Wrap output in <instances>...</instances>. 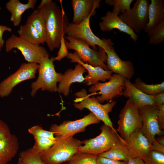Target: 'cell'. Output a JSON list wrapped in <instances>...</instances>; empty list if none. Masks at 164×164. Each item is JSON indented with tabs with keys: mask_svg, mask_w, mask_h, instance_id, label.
Wrapping results in <instances>:
<instances>
[{
	"mask_svg": "<svg viewBox=\"0 0 164 164\" xmlns=\"http://www.w3.org/2000/svg\"><path fill=\"white\" fill-rule=\"evenodd\" d=\"M133 0H105L106 4L112 6V12L118 15L129 10Z\"/></svg>",
	"mask_w": 164,
	"mask_h": 164,
	"instance_id": "1f68e13d",
	"label": "cell"
},
{
	"mask_svg": "<svg viewBox=\"0 0 164 164\" xmlns=\"http://www.w3.org/2000/svg\"><path fill=\"white\" fill-rule=\"evenodd\" d=\"M74 95L77 98L73 100L75 103L73 105L76 108L80 111L84 108L88 109L104 124L116 131L109 116V113L112 111L115 105L116 101H112L105 104H102L94 96L89 97L84 89L76 92Z\"/></svg>",
	"mask_w": 164,
	"mask_h": 164,
	"instance_id": "5b68a950",
	"label": "cell"
},
{
	"mask_svg": "<svg viewBox=\"0 0 164 164\" xmlns=\"http://www.w3.org/2000/svg\"><path fill=\"white\" fill-rule=\"evenodd\" d=\"M155 140L160 144L164 146V137L163 136L159 137L157 139H155Z\"/></svg>",
	"mask_w": 164,
	"mask_h": 164,
	"instance_id": "f6af8a7d",
	"label": "cell"
},
{
	"mask_svg": "<svg viewBox=\"0 0 164 164\" xmlns=\"http://www.w3.org/2000/svg\"><path fill=\"white\" fill-rule=\"evenodd\" d=\"M102 21L99 23L101 30L103 32L111 31L117 29L130 36V38L136 42L138 39V35L133 30L123 22L119 15L109 11H108L105 15L101 17Z\"/></svg>",
	"mask_w": 164,
	"mask_h": 164,
	"instance_id": "ac0fdd59",
	"label": "cell"
},
{
	"mask_svg": "<svg viewBox=\"0 0 164 164\" xmlns=\"http://www.w3.org/2000/svg\"><path fill=\"white\" fill-rule=\"evenodd\" d=\"M40 9L43 13L46 24L45 43L52 51L59 48L61 37L66 34L70 23L62 7L60 9L53 1Z\"/></svg>",
	"mask_w": 164,
	"mask_h": 164,
	"instance_id": "6da1fadb",
	"label": "cell"
},
{
	"mask_svg": "<svg viewBox=\"0 0 164 164\" xmlns=\"http://www.w3.org/2000/svg\"><path fill=\"white\" fill-rule=\"evenodd\" d=\"M1 9V7H0V10ZM2 46H1V45H0V51H1V49H2Z\"/></svg>",
	"mask_w": 164,
	"mask_h": 164,
	"instance_id": "c3c4849f",
	"label": "cell"
},
{
	"mask_svg": "<svg viewBox=\"0 0 164 164\" xmlns=\"http://www.w3.org/2000/svg\"><path fill=\"white\" fill-rule=\"evenodd\" d=\"M31 24L39 33L44 44L46 36V24L41 9L34 10L27 18L26 22Z\"/></svg>",
	"mask_w": 164,
	"mask_h": 164,
	"instance_id": "484cf974",
	"label": "cell"
},
{
	"mask_svg": "<svg viewBox=\"0 0 164 164\" xmlns=\"http://www.w3.org/2000/svg\"><path fill=\"white\" fill-rule=\"evenodd\" d=\"M8 162L0 155V164H7Z\"/></svg>",
	"mask_w": 164,
	"mask_h": 164,
	"instance_id": "bcb514c9",
	"label": "cell"
},
{
	"mask_svg": "<svg viewBox=\"0 0 164 164\" xmlns=\"http://www.w3.org/2000/svg\"><path fill=\"white\" fill-rule=\"evenodd\" d=\"M99 155L113 160L126 162L132 158L125 141L121 140L118 142L108 150Z\"/></svg>",
	"mask_w": 164,
	"mask_h": 164,
	"instance_id": "d4e9b609",
	"label": "cell"
},
{
	"mask_svg": "<svg viewBox=\"0 0 164 164\" xmlns=\"http://www.w3.org/2000/svg\"><path fill=\"white\" fill-rule=\"evenodd\" d=\"M125 78L116 73L112 74L109 81L104 83L97 82L89 89V92L99 95L96 97L101 103L111 101L118 96L123 95Z\"/></svg>",
	"mask_w": 164,
	"mask_h": 164,
	"instance_id": "30bf717a",
	"label": "cell"
},
{
	"mask_svg": "<svg viewBox=\"0 0 164 164\" xmlns=\"http://www.w3.org/2000/svg\"><path fill=\"white\" fill-rule=\"evenodd\" d=\"M149 43L157 45L164 42V20L147 33Z\"/></svg>",
	"mask_w": 164,
	"mask_h": 164,
	"instance_id": "f546056e",
	"label": "cell"
},
{
	"mask_svg": "<svg viewBox=\"0 0 164 164\" xmlns=\"http://www.w3.org/2000/svg\"><path fill=\"white\" fill-rule=\"evenodd\" d=\"M100 130V134L96 137L82 141L84 145L80 147L79 152L99 155L108 150L119 141H124L116 131L108 125H102Z\"/></svg>",
	"mask_w": 164,
	"mask_h": 164,
	"instance_id": "8992f818",
	"label": "cell"
},
{
	"mask_svg": "<svg viewBox=\"0 0 164 164\" xmlns=\"http://www.w3.org/2000/svg\"><path fill=\"white\" fill-rule=\"evenodd\" d=\"M148 0H137L129 10L119 15L121 20L138 33L144 30L149 21Z\"/></svg>",
	"mask_w": 164,
	"mask_h": 164,
	"instance_id": "8fae6325",
	"label": "cell"
},
{
	"mask_svg": "<svg viewBox=\"0 0 164 164\" xmlns=\"http://www.w3.org/2000/svg\"><path fill=\"white\" fill-rule=\"evenodd\" d=\"M101 0H72L71 4L73 15L72 23H79L89 16H94L95 9L100 7Z\"/></svg>",
	"mask_w": 164,
	"mask_h": 164,
	"instance_id": "d6986e66",
	"label": "cell"
},
{
	"mask_svg": "<svg viewBox=\"0 0 164 164\" xmlns=\"http://www.w3.org/2000/svg\"><path fill=\"white\" fill-rule=\"evenodd\" d=\"M118 118L116 130L123 139H126L134 132L140 129L141 119L138 108L129 99L121 109Z\"/></svg>",
	"mask_w": 164,
	"mask_h": 164,
	"instance_id": "ba28073f",
	"label": "cell"
},
{
	"mask_svg": "<svg viewBox=\"0 0 164 164\" xmlns=\"http://www.w3.org/2000/svg\"><path fill=\"white\" fill-rule=\"evenodd\" d=\"M19 158L27 164H46L42 160L40 155L32 147L21 152Z\"/></svg>",
	"mask_w": 164,
	"mask_h": 164,
	"instance_id": "4dcf8cb0",
	"label": "cell"
},
{
	"mask_svg": "<svg viewBox=\"0 0 164 164\" xmlns=\"http://www.w3.org/2000/svg\"><path fill=\"white\" fill-rule=\"evenodd\" d=\"M17 32L19 37L29 42L38 45L43 44L39 33L29 23L26 22L20 25Z\"/></svg>",
	"mask_w": 164,
	"mask_h": 164,
	"instance_id": "4316f807",
	"label": "cell"
},
{
	"mask_svg": "<svg viewBox=\"0 0 164 164\" xmlns=\"http://www.w3.org/2000/svg\"><path fill=\"white\" fill-rule=\"evenodd\" d=\"M127 163V164H146L143 159L138 158H132Z\"/></svg>",
	"mask_w": 164,
	"mask_h": 164,
	"instance_id": "7bdbcfd3",
	"label": "cell"
},
{
	"mask_svg": "<svg viewBox=\"0 0 164 164\" xmlns=\"http://www.w3.org/2000/svg\"><path fill=\"white\" fill-rule=\"evenodd\" d=\"M19 148L18 138L14 135L0 139V155L8 162L16 155Z\"/></svg>",
	"mask_w": 164,
	"mask_h": 164,
	"instance_id": "cb8c5ba5",
	"label": "cell"
},
{
	"mask_svg": "<svg viewBox=\"0 0 164 164\" xmlns=\"http://www.w3.org/2000/svg\"><path fill=\"white\" fill-rule=\"evenodd\" d=\"M86 70L83 66L79 63L75 66L74 69H69L63 74L57 87L58 91L64 96H67L70 92V85L73 83L83 82L85 79L83 74Z\"/></svg>",
	"mask_w": 164,
	"mask_h": 164,
	"instance_id": "ffe728a7",
	"label": "cell"
},
{
	"mask_svg": "<svg viewBox=\"0 0 164 164\" xmlns=\"http://www.w3.org/2000/svg\"><path fill=\"white\" fill-rule=\"evenodd\" d=\"M159 110L156 118L160 129L162 130L164 129V104L158 107Z\"/></svg>",
	"mask_w": 164,
	"mask_h": 164,
	"instance_id": "8d00e7d4",
	"label": "cell"
},
{
	"mask_svg": "<svg viewBox=\"0 0 164 164\" xmlns=\"http://www.w3.org/2000/svg\"><path fill=\"white\" fill-rule=\"evenodd\" d=\"M38 67L39 64L34 63L22 64L15 72L0 83V97L8 96L19 83L35 78Z\"/></svg>",
	"mask_w": 164,
	"mask_h": 164,
	"instance_id": "4fadbf2b",
	"label": "cell"
},
{
	"mask_svg": "<svg viewBox=\"0 0 164 164\" xmlns=\"http://www.w3.org/2000/svg\"><path fill=\"white\" fill-rule=\"evenodd\" d=\"M97 164H127V163L124 161L111 159L98 155Z\"/></svg>",
	"mask_w": 164,
	"mask_h": 164,
	"instance_id": "f35d334b",
	"label": "cell"
},
{
	"mask_svg": "<svg viewBox=\"0 0 164 164\" xmlns=\"http://www.w3.org/2000/svg\"><path fill=\"white\" fill-rule=\"evenodd\" d=\"M123 95L128 98L138 108L145 106H156L153 95L146 94L125 79Z\"/></svg>",
	"mask_w": 164,
	"mask_h": 164,
	"instance_id": "44dd1931",
	"label": "cell"
},
{
	"mask_svg": "<svg viewBox=\"0 0 164 164\" xmlns=\"http://www.w3.org/2000/svg\"><path fill=\"white\" fill-rule=\"evenodd\" d=\"M151 150L164 153V146L155 140L152 143Z\"/></svg>",
	"mask_w": 164,
	"mask_h": 164,
	"instance_id": "b9f144b4",
	"label": "cell"
},
{
	"mask_svg": "<svg viewBox=\"0 0 164 164\" xmlns=\"http://www.w3.org/2000/svg\"><path fill=\"white\" fill-rule=\"evenodd\" d=\"M143 160L146 164H164V153L151 150Z\"/></svg>",
	"mask_w": 164,
	"mask_h": 164,
	"instance_id": "e575fe53",
	"label": "cell"
},
{
	"mask_svg": "<svg viewBox=\"0 0 164 164\" xmlns=\"http://www.w3.org/2000/svg\"><path fill=\"white\" fill-rule=\"evenodd\" d=\"M101 121L90 112L81 118L74 121H64L60 125H52L50 131L53 132L56 138L73 137L77 133L84 132L90 125L98 124Z\"/></svg>",
	"mask_w": 164,
	"mask_h": 164,
	"instance_id": "7c38bea8",
	"label": "cell"
},
{
	"mask_svg": "<svg viewBox=\"0 0 164 164\" xmlns=\"http://www.w3.org/2000/svg\"><path fill=\"white\" fill-rule=\"evenodd\" d=\"M36 2V0H28L27 3L23 4L19 0H10L6 4V8L11 14L10 21L15 26L20 25L22 14L27 9H34Z\"/></svg>",
	"mask_w": 164,
	"mask_h": 164,
	"instance_id": "7402d4cb",
	"label": "cell"
},
{
	"mask_svg": "<svg viewBox=\"0 0 164 164\" xmlns=\"http://www.w3.org/2000/svg\"><path fill=\"white\" fill-rule=\"evenodd\" d=\"M11 134L8 125L0 119V139L8 137Z\"/></svg>",
	"mask_w": 164,
	"mask_h": 164,
	"instance_id": "74e56055",
	"label": "cell"
},
{
	"mask_svg": "<svg viewBox=\"0 0 164 164\" xmlns=\"http://www.w3.org/2000/svg\"><path fill=\"white\" fill-rule=\"evenodd\" d=\"M5 31L11 32L12 31V29L11 28L6 26L0 25V45L2 47L5 43V41L3 39V35L4 32Z\"/></svg>",
	"mask_w": 164,
	"mask_h": 164,
	"instance_id": "60d3db41",
	"label": "cell"
},
{
	"mask_svg": "<svg viewBox=\"0 0 164 164\" xmlns=\"http://www.w3.org/2000/svg\"><path fill=\"white\" fill-rule=\"evenodd\" d=\"M52 0H42L38 7V9H40L50 3Z\"/></svg>",
	"mask_w": 164,
	"mask_h": 164,
	"instance_id": "ee69618b",
	"label": "cell"
},
{
	"mask_svg": "<svg viewBox=\"0 0 164 164\" xmlns=\"http://www.w3.org/2000/svg\"><path fill=\"white\" fill-rule=\"evenodd\" d=\"M28 132L32 135L34 137L46 138L56 140L57 138L55 137L53 132L44 129L40 126L35 125L28 129Z\"/></svg>",
	"mask_w": 164,
	"mask_h": 164,
	"instance_id": "836d02e7",
	"label": "cell"
},
{
	"mask_svg": "<svg viewBox=\"0 0 164 164\" xmlns=\"http://www.w3.org/2000/svg\"><path fill=\"white\" fill-rule=\"evenodd\" d=\"M67 57L70 60L72 63H77L84 66L88 72V74L85 76L83 83L87 85L94 84L99 81L105 82L111 78L112 72L109 70H105L99 67H94L84 63L81 61L74 51L73 53H69Z\"/></svg>",
	"mask_w": 164,
	"mask_h": 164,
	"instance_id": "e0dca14e",
	"label": "cell"
},
{
	"mask_svg": "<svg viewBox=\"0 0 164 164\" xmlns=\"http://www.w3.org/2000/svg\"><path fill=\"white\" fill-rule=\"evenodd\" d=\"M156 106L158 107L164 104V92L153 95Z\"/></svg>",
	"mask_w": 164,
	"mask_h": 164,
	"instance_id": "ab89813d",
	"label": "cell"
},
{
	"mask_svg": "<svg viewBox=\"0 0 164 164\" xmlns=\"http://www.w3.org/2000/svg\"><path fill=\"white\" fill-rule=\"evenodd\" d=\"M63 164H68V163H65Z\"/></svg>",
	"mask_w": 164,
	"mask_h": 164,
	"instance_id": "681fc988",
	"label": "cell"
},
{
	"mask_svg": "<svg viewBox=\"0 0 164 164\" xmlns=\"http://www.w3.org/2000/svg\"><path fill=\"white\" fill-rule=\"evenodd\" d=\"M148 15V22L144 29L146 33L164 20V4L162 0H151Z\"/></svg>",
	"mask_w": 164,
	"mask_h": 164,
	"instance_id": "603a6c76",
	"label": "cell"
},
{
	"mask_svg": "<svg viewBox=\"0 0 164 164\" xmlns=\"http://www.w3.org/2000/svg\"><path fill=\"white\" fill-rule=\"evenodd\" d=\"M89 16L82 22L77 24L69 23L66 29V34L73 38L80 39L87 43L94 50H97L96 46L109 50L114 48V43L110 39L96 36L92 32L90 26Z\"/></svg>",
	"mask_w": 164,
	"mask_h": 164,
	"instance_id": "52a82bcc",
	"label": "cell"
},
{
	"mask_svg": "<svg viewBox=\"0 0 164 164\" xmlns=\"http://www.w3.org/2000/svg\"><path fill=\"white\" fill-rule=\"evenodd\" d=\"M141 119L140 130L143 135L152 143L155 141L156 135H161V130L157 121L156 116L159 110L157 106H145L138 108Z\"/></svg>",
	"mask_w": 164,
	"mask_h": 164,
	"instance_id": "5bb4252c",
	"label": "cell"
},
{
	"mask_svg": "<svg viewBox=\"0 0 164 164\" xmlns=\"http://www.w3.org/2000/svg\"><path fill=\"white\" fill-rule=\"evenodd\" d=\"M98 155L77 152L68 161V164H97Z\"/></svg>",
	"mask_w": 164,
	"mask_h": 164,
	"instance_id": "f1b7e54d",
	"label": "cell"
},
{
	"mask_svg": "<svg viewBox=\"0 0 164 164\" xmlns=\"http://www.w3.org/2000/svg\"><path fill=\"white\" fill-rule=\"evenodd\" d=\"M131 157L144 160L151 150L152 143L143 135L140 129L133 132L124 140Z\"/></svg>",
	"mask_w": 164,
	"mask_h": 164,
	"instance_id": "9a60e30c",
	"label": "cell"
},
{
	"mask_svg": "<svg viewBox=\"0 0 164 164\" xmlns=\"http://www.w3.org/2000/svg\"><path fill=\"white\" fill-rule=\"evenodd\" d=\"M64 37L67 39L65 43L67 49L74 50L83 62L108 70L105 63H106L107 56L103 48L98 46V50H95L91 48L89 44L83 40L68 35L64 36Z\"/></svg>",
	"mask_w": 164,
	"mask_h": 164,
	"instance_id": "3957f363",
	"label": "cell"
},
{
	"mask_svg": "<svg viewBox=\"0 0 164 164\" xmlns=\"http://www.w3.org/2000/svg\"><path fill=\"white\" fill-rule=\"evenodd\" d=\"M16 164H27L22 160L20 158H19L18 161Z\"/></svg>",
	"mask_w": 164,
	"mask_h": 164,
	"instance_id": "7dc6e473",
	"label": "cell"
},
{
	"mask_svg": "<svg viewBox=\"0 0 164 164\" xmlns=\"http://www.w3.org/2000/svg\"><path fill=\"white\" fill-rule=\"evenodd\" d=\"M133 85L138 89L145 94L153 95L164 92V82L155 84H148L143 82L138 77L135 80Z\"/></svg>",
	"mask_w": 164,
	"mask_h": 164,
	"instance_id": "83f0119b",
	"label": "cell"
},
{
	"mask_svg": "<svg viewBox=\"0 0 164 164\" xmlns=\"http://www.w3.org/2000/svg\"><path fill=\"white\" fill-rule=\"evenodd\" d=\"M34 139L35 143L32 147L40 155L48 151L56 142V140L46 138L34 137Z\"/></svg>",
	"mask_w": 164,
	"mask_h": 164,
	"instance_id": "d6a6232c",
	"label": "cell"
},
{
	"mask_svg": "<svg viewBox=\"0 0 164 164\" xmlns=\"http://www.w3.org/2000/svg\"><path fill=\"white\" fill-rule=\"evenodd\" d=\"M54 58L53 57L50 58L48 53L39 64L38 78L31 86L32 96L34 97L40 89L51 92L58 91L57 83L61 80L63 74L56 71Z\"/></svg>",
	"mask_w": 164,
	"mask_h": 164,
	"instance_id": "277c9868",
	"label": "cell"
},
{
	"mask_svg": "<svg viewBox=\"0 0 164 164\" xmlns=\"http://www.w3.org/2000/svg\"><path fill=\"white\" fill-rule=\"evenodd\" d=\"M14 48L19 50L28 63L39 64L48 53L46 49L12 34L5 43V50L9 52Z\"/></svg>",
	"mask_w": 164,
	"mask_h": 164,
	"instance_id": "9c48e42d",
	"label": "cell"
},
{
	"mask_svg": "<svg viewBox=\"0 0 164 164\" xmlns=\"http://www.w3.org/2000/svg\"><path fill=\"white\" fill-rule=\"evenodd\" d=\"M105 50L107 56V70L130 80L135 73L132 63L130 60H122L115 52L114 48Z\"/></svg>",
	"mask_w": 164,
	"mask_h": 164,
	"instance_id": "2e32d148",
	"label": "cell"
},
{
	"mask_svg": "<svg viewBox=\"0 0 164 164\" xmlns=\"http://www.w3.org/2000/svg\"><path fill=\"white\" fill-rule=\"evenodd\" d=\"M56 138V142L50 149L40 155L42 160L46 164H62L67 162L78 152L83 144L82 141L73 136Z\"/></svg>",
	"mask_w": 164,
	"mask_h": 164,
	"instance_id": "7a4b0ae2",
	"label": "cell"
},
{
	"mask_svg": "<svg viewBox=\"0 0 164 164\" xmlns=\"http://www.w3.org/2000/svg\"><path fill=\"white\" fill-rule=\"evenodd\" d=\"M64 35L61 37L59 50L57 53V56L54 57V60L60 61L68 55L69 52L66 46L65 43Z\"/></svg>",
	"mask_w": 164,
	"mask_h": 164,
	"instance_id": "d590c367",
	"label": "cell"
}]
</instances>
